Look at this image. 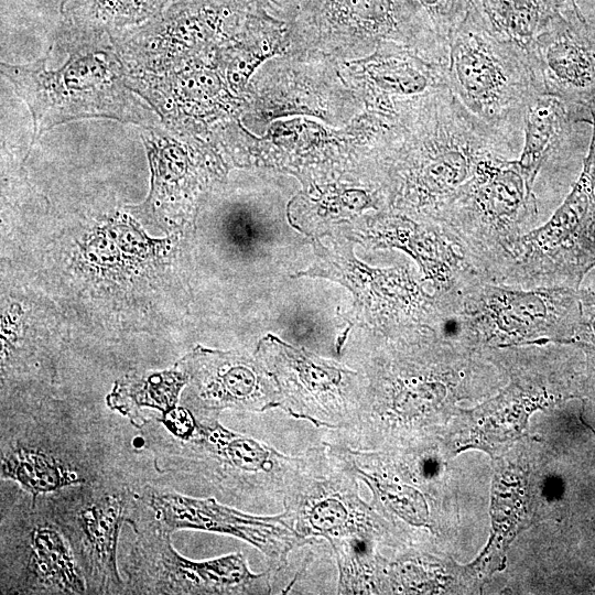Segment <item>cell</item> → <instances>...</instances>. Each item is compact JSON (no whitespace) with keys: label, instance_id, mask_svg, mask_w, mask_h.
Masks as SVG:
<instances>
[{"label":"cell","instance_id":"obj_1","mask_svg":"<svg viewBox=\"0 0 595 595\" xmlns=\"http://www.w3.org/2000/svg\"><path fill=\"white\" fill-rule=\"evenodd\" d=\"M515 148L445 89L409 116L389 153L398 164L405 202L432 207L441 215L483 159L508 158Z\"/></svg>","mask_w":595,"mask_h":595},{"label":"cell","instance_id":"obj_2","mask_svg":"<svg viewBox=\"0 0 595 595\" xmlns=\"http://www.w3.org/2000/svg\"><path fill=\"white\" fill-rule=\"evenodd\" d=\"M444 69L453 96L517 147L524 109L543 89L529 54L495 36L469 9L448 37Z\"/></svg>","mask_w":595,"mask_h":595},{"label":"cell","instance_id":"obj_3","mask_svg":"<svg viewBox=\"0 0 595 595\" xmlns=\"http://www.w3.org/2000/svg\"><path fill=\"white\" fill-rule=\"evenodd\" d=\"M589 113V145L570 193L545 224L505 249L528 274L545 275L549 286L580 289L595 268V104Z\"/></svg>","mask_w":595,"mask_h":595},{"label":"cell","instance_id":"obj_4","mask_svg":"<svg viewBox=\"0 0 595 595\" xmlns=\"http://www.w3.org/2000/svg\"><path fill=\"white\" fill-rule=\"evenodd\" d=\"M294 30L325 40L393 43L443 64L447 47L411 0H300Z\"/></svg>","mask_w":595,"mask_h":595},{"label":"cell","instance_id":"obj_5","mask_svg":"<svg viewBox=\"0 0 595 595\" xmlns=\"http://www.w3.org/2000/svg\"><path fill=\"white\" fill-rule=\"evenodd\" d=\"M165 530L138 534L125 570L130 589L151 594H260L271 592L272 570L250 572L244 554L208 561L181 556Z\"/></svg>","mask_w":595,"mask_h":595},{"label":"cell","instance_id":"obj_6","mask_svg":"<svg viewBox=\"0 0 595 595\" xmlns=\"http://www.w3.org/2000/svg\"><path fill=\"white\" fill-rule=\"evenodd\" d=\"M279 407L315 426L344 431L357 420L364 397L357 375L291 347L263 354Z\"/></svg>","mask_w":595,"mask_h":595},{"label":"cell","instance_id":"obj_7","mask_svg":"<svg viewBox=\"0 0 595 595\" xmlns=\"http://www.w3.org/2000/svg\"><path fill=\"white\" fill-rule=\"evenodd\" d=\"M187 442L192 458L220 485L238 487L248 494H262L280 500L298 477L303 456H288L273 447L231 432L217 418L199 419Z\"/></svg>","mask_w":595,"mask_h":595},{"label":"cell","instance_id":"obj_8","mask_svg":"<svg viewBox=\"0 0 595 595\" xmlns=\"http://www.w3.org/2000/svg\"><path fill=\"white\" fill-rule=\"evenodd\" d=\"M538 214L537 203L517 160L502 155L483 159L441 214L455 232L483 234L505 248Z\"/></svg>","mask_w":595,"mask_h":595},{"label":"cell","instance_id":"obj_9","mask_svg":"<svg viewBox=\"0 0 595 595\" xmlns=\"http://www.w3.org/2000/svg\"><path fill=\"white\" fill-rule=\"evenodd\" d=\"M464 309L468 326L488 337L521 340L547 335L570 342L580 318V293L570 286L522 291L484 285Z\"/></svg>","mask_w":595,"mask_h":595},{"label":"cell","instance_id":"obj_10","mask_svg":"<svg viewBox=\"0 0 595 595\" xmlns=\"http://www.w3.org/2000/svg\"><path fill=\"white\" fill-rule=\"evenodd\" d=\"M150 506L155 510L163 529H197L231 534L259 549L277 572L288 563L289 553L310 539L294 527L290 511L275 516H252L221 506L214 499H194L177 494H153Z\"/></svg>","mask_w":595,"mask_h":595},{"label":"cell","instance_id":"obj_11","mask_svg":"<svg viewBox=\"0 0 595 595\" xmlns=\"http://www.w3.org/2000/svg\"><path fill=\"white\" fill-rule=\"evenodd\" d=\"M128 505L122 495L84 491L75 500L63 502L55 522L67 539L89 589L98 593L121 589L116 550Z\"/></svg>","mask_w":595,"mask_h":595},{"label":"cell","instance_id":"obj_12","mask_svg":"<svg viewBox=\"0 0 595 595\" xmlns=\"http://www.w3.org/2000/svg\"><path fill=\"white\" fill-rule=\"evenodd\" d=\"M529 56L543 89L589 110L595 102V37L572 2L543 28Z\"/></svg>","mask_w":595,"mask_h":595},{"label":"cell","instance_id":"obj_13","mask_svg":"<svg viewBox=\"0 0 595 595\" xmlns=\"http://www.w3.org/2000/svg\"><path fill=\"white\" fill-rule=\"evenodd\" d=\"M255 363L234 356L197 359L196 418H217L225 409L262 412L279 407L273 379Z\"/></svg>","mask_w":595,"mask_h":595},{"label":"cell","instance_id":"obj_14","mask_svg":"<svg viewBox=\"0 0 595 595\" xmlns=\"http://www.w3.org/2000/svg\"><path fill=\"white\" fill-rule=\"evenodd\" d=\"M591 119L586 107L545 89L531 97L524 109L522 149L517 160L531 190L542 165L570 144L577 125H589Z\"/></svg>","mask_w":595,"mask_h":595},{"label":"cell","instance_id":"obj_15","mask_svg":"<svg viewBox=\"0 0 595 595\" xmlns=\"http://www.w3.org/2000/svg\"><path fill=\"white\" fill-rule=\"evenodd\" d=\"M571 0H470V10L499 40L530 53L543 28Z\"/></svg>","mask_w":595,"mask_h":595},{"label":"cell","instance_id":"obj_16","mask_svg":"<svg viewBox=\"0 0 595 595\" xmlns=\"http://www.w3.org/2000/svg\"><path fill=\"white\" fill-rule=\"evenodd\" d=\"M64 534L50 526L35 527L28 540L26 571L32 588L84 593L85 580Z\"/></svg>","mask_w":595,"mask_h":595},{"label":"cell","instance_id":"obj_17","mask_svg":"<svg viewBox=\"0 0 595 595\" xmlns=\"http://www.w3.org/2000/svg\"><path fill=\"white\" fill-rule=\"evenodd\" d=\"M2 475L19 482L32 495L83 482L44 453L19 448L2 459Z\"/></svg>","mask_w":595,"mask_h":595},{"label":"cell","instance_id":"obj_18","mask_svg":"<svg viewBox=\"0 0 595 595\" xmlns=\"http://www.w3.org/2000/svg\"><path fill=\"white\" fill-rule=\"evenodd\" d=\"M182 383V378L175 374L153 376L138 387L131 388V391L127 393V398L131 401L120 410L130 416H137L138 408L145 405L156 408L166 413L171 408H174L178 387Z\"/></svg>","mask_w":595,"mask_h":595},{"label":"cell","instance_id":"obj_19","mask_svg":"<svg viewBox=\"0 0 595 595\" xmlns=\"http://www.w3.org/2000/svg\"><path fill=\"white\" fill-rule=\"evenodd\" d=\"M440 39L447 46L452 32L465 19L470 0H411Z\"/></svg>","mask_w":595,"mask_h":595},{"label":"cell","instance_id":"obj_20","mask_svg":"<svg viewBox=\"0 0 595 595\" xmlns=\"http://www.w3.org/2000/svg\"><path fill=\"white\" fill-rule=\"evenodd\" d=\"M589 281L580 286V318L571 343L586 348L595 357V268L586 275Z\"/></svg>","mask_w":595,"mask_h":595},{"label":"cell","instance_id":"obj_21","mask_svg":"<svg viewBox=\"0 0 595 595\" xmlns=\"http://www.w3.org/2000/svg\"><path fill=\"white\" fill-rule=\"evenodd\" d=\"M163 423L173 434L184 440L194 430L196 419L184 409H173L165 413Z\"/></svg>","mask_w":595,"mask_h":595},{"label":"cell","instance_id":"obj_22","mask_svg":"<svg viewBox=\"0 0 595 595\" xmlns=\"http://www.w3.org/2000/svg\"><path fill=\"white\" fill-rule=\"evenodd\" d=\"M573 8L595 37V0H571Z\"/></svg>","mask_w":595,"mask_h":595},{"label":"cell","instance_id":"obj_23","mask_svg":"<svg viewBox=\"0 0 595 595\" xmlns=\"http://www.w3.org/2000/svg\"><path fill=\"white\" fill-rule=\"evenodd\" d=\"M257 2H259L260 4H266V6H272L271 2H274L273 0H256Z\"/></svg>","mask_w":595,"mask_h":595}]
</instances>
